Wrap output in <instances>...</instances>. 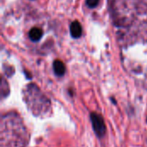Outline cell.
<instances>
[{"instance_id":"1","label":"cell","mask_w":147,"mask_h":147,"mask_svg":"<svg viewBox=\"0 0 147 147\" xmlns=\"http://www.w3.org/2000/svg\"><path fill=\"white\" fill-rule=\"evenodd\" d=\"M1 147H23L26 143V131L17 115H6L2 119Z\"/></svg>"},{"instance_id":"2","label":"cell","mask_w":147,"mask_h":147,"mask_svg":"<svg viewBox=\"0 0 147 147\" xmlns=\"http://www.w3.org/2000/svg\"><path fill=\"white\" fill-rule=\"evenodd\" d=\"M27 93H28L26 97L27 104L34 115H39L48 112V109L50 108L49 101L35 87H34V85H32V90L28 87V91Z\"/></svg>"},{"instance_id":"3","label":"cell","mask_w":147,"mask_h":147,"mask_svg":"<svg viewBox=\"0 0 147 147\" xmlns=\"http://www.w3.org/2000/svg\"><path fill=\"white\" fill-rule=\"evenodd\" d=\"M90 120H91L93 129L96 134L97 135V137L99 138L103 137L106 133V126L103 118L96 113H92L90 115Z\"/></svg>"},{"instance_id":"4","label":"cell","mask_w":147,"mask_h":147,"mask_svg":"<svg viewBox=\"0 0 147 147\" xmlns=\"http://www.w3.org/2000/svg\"><path fill=\"white\" fill-rule=\"evenodd\" d=\"M70 31H71V34L73 38H79L82 34L81 24L78 21L73 22L70 26Z\"/></svg>"},{"instance_id":"5","label":"cell","mask_w":147,"mask_h":147,"mask_svg":"<svg viewBox=\"0 0 147 147\" xmlns=\"http://www.w3.org/2000/svg\"><path fill=\"white\" fill-rule=\"evenodd\" d=\"M53 70L57 76H63L65 72V66L60 60H55L53 62Z\"/></svg>"},{"instance_id":"6","label":"cell","mask_w":147,"mask_h":147,"mask_svg":"<svg viewBox=\"0 0 147 147\" xmlns=\"http://www.w3.org/2000/svg\"><path fill=\"white\" fill-rule=\"evenodd\" d=\"M28 36H29L30 40H32L33 41H38L42 36V30L38 28H33L29 31Z\"/></svg>"},{"instance_id":"7","label":"cell","mask_w":147,"mask_h":147,"mask_svg":"<svg viewBox=\"0 0 147 147\" xmlns=\"http://www.w3.org/2000/svg\"><path fill=\"white\" fill-rule=\"evenodd\" d=\"M99 3V0H86V3L90 8H95Z\"/></svg>"}]
</instances>
